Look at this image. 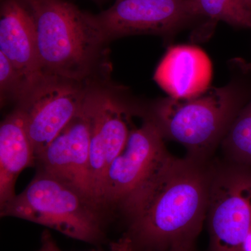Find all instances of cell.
Here are the masks:
<instances>
[{"label": "cell", "mask_w": 251, "mask_h": 251, "mask_svg": "<svg viewBox=\"0 0 251 251\" xmlns=\"http://www.w3.org/2000/svg\"><path fill=\"white\" fill-rule=\"evenodd\" d=\"M214 167L171 156L120 206L133 251L194 247L206 219Z\"/></svg>", "instance_id": "obj_1"}, {"label": "cell", "mask_w": 251, "mask_h": 251, "mask_svg": "<svg viewBox=\"0 0 251 251\" xmlns=\"http://www.w3.org/2000/svg\"><path fill=\"white\" fill-rule=\"evenodd\" d=\"M34 19L43 73L86 83L105 56L95 16L65 0H23Z\"/></svg>", "instance_id": "obj_2"}, {"label": "cell", "mask_w": 251, "mask_h": 251, "mask_svg": "<svg viewBox=\"0 0 251 251\" xmlns=\"http://www.w3.org/2000/svg\"><path fill=\"white\" fill-rule=\"evenodd\" d=\"M249 84L238 79L221 87H210L189 99H161L149 118L164 140L186 148L188 156L209 161L237 114L247 103Z\"/></svg>", "instance_id": "obj_3"}, {"label": "cell", "mask_w": 251, "mask_h": 251, "mask_svg": "<svg viewBox=\"0 0 251 251\" xmlns=\"http://www.w3.org/2000/svg\"><path fill=\"white\" fill-rule=\"evenodd\" d=\"M103 207L75 186L39 170L22 193L0 206V214L1 217L26 220L94 244L104 236Z\"/></svg>", "instance_id": "obj_4"}, {"label": "cell", "mask_w": 251, "mask_h": 251, "mask_svg": "<svg viewBox=\"0 0 251 251\" xmlns=\"http://www.w3.org/2000/svg\"><path fill=\"white\" fill-rule=\"evenodd\" d=\"M209 251H246L251 235V168L214 167L206 214Z\"/></svg>", "instance_id": "obj_5"}, {"label": "cell", "mask_w": 251, "mask_h": 251, "mask_svg": "<svg viewBox=\"0 0 251 251\" xmlns=\"http://www.w3.org/2000/svg\"><path fill=\"white\" fill-rule=\"evenodd\" d=\"M87 83L44 74L19 99L35 158L80 111Z\"/></svg>", "instance_id": "obj_6"}, {"label": "cell", "mask_w": 251, "mask_h": 251, "mask_svg": "<svg viewBox=\"0 0 251 251\" xmlns=\"http://www.w3.org/2000/svg\"><path fill=\"white\" fill-rule=\"evenodd\" d=\"M164 141L149 117L131 130L125 148L105 173L100 196L102 205L120 208L171 158Z\"/></svg>", "instance_id": "obj_7"}, {"label": "cell", "mask_w": 251, "mask_h": 251, "mask_svg": "<svg viewBox=\"0 0 251 251\" xmlns=\"http://www.w3.org/2000/svg\"><path fill=\"white\" fill-rule=\"evenodd\" d=\"M95 18L108 41L138 34L171 36L202 19L191 0H117Z\"/></svg>", "instance_id": "obj_8"}, {"label": "cell", "mask_w": 251, "mask_h": 251, "mask_svg": "<svg viewBox=\"0 0 251 251\" xmlns=\"http://www.w3.org/2000/svg\"><path fill=\"white\" fill-rule=\"evenodd\" d=\"M92 91L80 111L36 158V163L40 171L64 180L99 202L90 174Z\"/></svg>", "instance_id": "obj_9"}, {"label": "cell", "mask_w": 251, "mask_h": 251, "mask_svg": "<svg viewBox=\"0 0 251 251\" xmlns=\"http://www.w3.org/2000/svg\"><path fill=\"white\" fill-rule=\"evenodd\" d=\"M131 130L128 123V110L125 107L108 94L93 90L90 125V174L96 197L100 203L102 184L107 170L125 148Z\"/></svg>", "instance_id": "obj_10"}, {"label": "cell", "mask_w": 251, "mask_h": 251, "mask_svg": "<svg viewBox=\"0 0 251 251\" xmlns=\"http://www.w3.org/2000/svg\"><path fill=\"white\" fill-rule=\"evenodd\" d=\"M0 52L16 68L28 87L43 75L34 19L23 0H4L0 13Z\"/></svg>", "instance_id": "obj_11"}, {"label": "cell", "mask_w": 251, "mask_h": 251, "mask_svg": "<svg viewBox=\"0 0 251 251\" xmlns=\"http://www.w3.org/2000/svg\"><path fill=\"white\" fill-rule=\"evenodd\" d=\"M153 78L169 97L193 98L211 87L212 64L201 48L173 46L158 64Z\"/></svg>", "instance_id": "obj_12"}, {"label": "cell", "mask_w": 251, "mask_h": 251, "mask_svg": "<svg viewBox=\"0 0 251 251\" xmlns=\"http://www.w3.org/2000/svg\"><path fill=\"white\" fill-rule=\"evenodd\" d=\"M36 163L25 118L17 108L0 126V206L16 196L15 185L21 172Z\"/></svg>", "instance_id": "obj_13"}, {"label": "cell", "mask_w": 251, "mask_h": 251, "mask_svg": "<svg viewBox=\"0 0 251 251\" xmlns=\"http://www.w3.org/2000/svg\"><path fill=\"white\" fill-rule=\"evenodd\" d=\"M221 145L229 162L251 168V99L234 118Z\"/></svg>", "instance_id": "obj_14"}, {"label": "cell", "mask_w": 251, "mask_h": 251, "mask_svg": "<svg viewBox=\"0 0 251 251\" xmlns=\"http://www.w3.org/2000/svg\"><path fill=\"white\" fill-rule=\"evenodd\" d=\"M201 18L223 21L235 27L251 29V4L249 0H191Z\"/></svg>", "instance_id": "obj_15"}, {"label": "cell", "mask_w": 251, "mask_h": 251, "mask_svg": "<svg viewBox=\"0 0 251 251\" xmlns=\"http://www.w3.org/2000/svg\"><path fill=\"white\" fill-rule=\"evenodd\" d=\"M0 89L1 100L11 98L18 101L26 91V85L22 77L1 52H0Z\"/></svg>", "instance_id": "obj_16"}, {"label": "cell", "mask_w": 251, "mask_h": 251, "mask_svg": "<svg viewBox=\"0 0 251 251\" xmlns=\"http://www.w3.org/2000/svg\"><path fill=\"white\" fill-rule=\"evenodd\" d=\"M41 247L37 251H63L59 249L49 230L44 231L41 235ZM110 251H112L110 249Z\"/></svg>", "instance_id": "obj_17"}, {"label": "cell", "mask_w": 251, "mask_h": 251, "mask_svg": "<svg viewBox=\"0 0 251 251\" xmlns=\"http://www.w3.org/2000/svg\"><path fill=\"white\" fill-rule=\"evenodd\" d=\"M110 249L112 251H133L131 240L126 234H124L116 242L112 243Z\"/></svg>", "instance_id": "obj_18"}, {"label": "cell", "mask_w": 251, "mask_h": 251, "mask_svg": "<svg viewBox=\"0 0 251 251\" xmlns=\"http://www.w3.org/2000/svg\"><path fill=\"white\" fill-rule=\"evenodd\" d=\"M166 251H198L196 247L180 248V249H171V250Z\"/></svg>", "instance_id": "obj_19"}, {"label": "cell", "mask_w": 251, "mask_h": 251, "mask_svg": "<svg viewBox=\"0 0 251 251\" xmlns=\"http://www.w3.org/2000/svg\"><path fill=\"white\" fill-rule=\"evenodd\" d=\"M249 2H250L251 4V0H249Z\"/></svg>", "instance_id": "obj_20"}]
</instances>
